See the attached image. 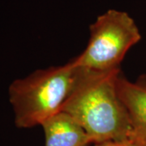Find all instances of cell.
<instances>
[{"mask_svg":"<svg viewBox=\"0 0 146 146\" xmlns=\"http://www.w3.org/2000/svg\"><path fill=\"white\" fill-rule=\"evenodd\" d=\"M77 71L72 62L39 69L16 79L8 89L14 122L19 128L41 125L61 111L72 88Z\"/></svg>","mask_w":146,"mask_h":146,"instance_id":"obj_2","label":"cell"},{"mask_svg":"<svg viewBox=\"0 0 146 146\" xmlns=\"http://www.w3.org/2000/svg\"><path fill=\"white\" fill-rule=\"evenodd\" d=\"M116 86L129 116L132 140L141 146H146V77L131 82L119 73Z\"/></svg>","mask_w":146,"mask_h":146,"instance_id":"obj_4","label":"cell"},{"mask_svg":"<svg viewBox=\"0 0 146 146\" xmlns=\"http://www.w3.org/2000/svg\"><path fill=\"white\" fill-rule=\"evenodd\" d=\"M41 126L45 133V146H88L93 143L83 127L63 111L46 119Z\"/></svg>","mask_w":146,"mask_h":146,"instance_id":"obj_5","label":"cell"},{"mask_svg":"<svg viewBox=\"0 0 146 146\" xmlns=\"http://www.w3.org/2000/svg\"><path fill=\"white\" fill-rule=\"evenodd\" d=\"M119 68L106 72L77 68L61 111L83 127L94 144L132 140L128 114L117 91Z\"/></svg>","mask_w":146,"mask_h":146,"instance_id":"obj_1","label":"cell"},{"mask_svg":"<svg viewBox=\"0 0 146 146\" xmlns=\"http://www.w3.org/2000/svg\"><path fill=\"white\" fill-rule=\"evenodd\" d=\"M94 146H141L134 141H105L94 144Z\"/></svg>","mask_w":146,"mask_h":146,"instance_id":"obj_6","label":"cell"},{"mask_svg":"<svg viewBox=\"0 0 146 146\" xmlns=\"http://www.w3.org/2000/svg\"><path fill=\"white\" fill-rule=\"evenodd\" d=\"M88 46L72 60L77 68L106 72L119 69L126 54L141 41L135 21L125 11L111 9L89 27Z\"/></svg>","mask_w":146,"mask_h":146,"instance_id":"obj_3","label":"cell"}]
</instances>
